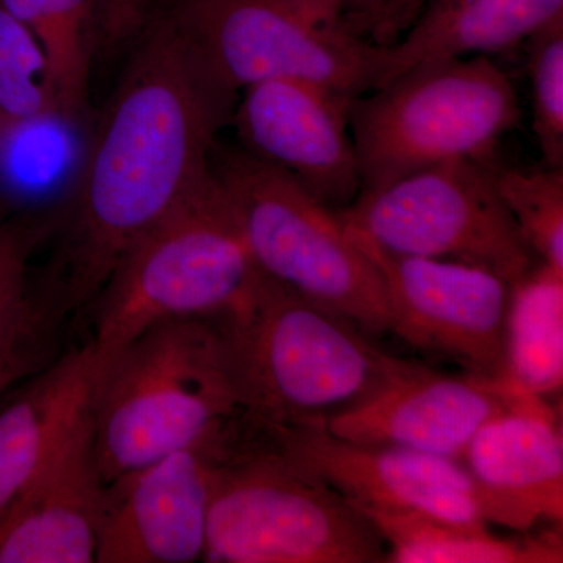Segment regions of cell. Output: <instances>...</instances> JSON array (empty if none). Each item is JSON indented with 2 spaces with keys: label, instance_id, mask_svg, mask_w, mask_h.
<instances>
[{
  "label": "cell",
  "instance_id": "1",
  "mask_svg": "<svg viewBox=\"0 0 563 563\" xmlns=\"http://www.w3.org/2000/svg\"><path fill=\"white\" fill-rule=\"evenodd\" d=\"M235 98L168 16L144 33L91 135L40 285L58 324L91 307L125 251L209 176Z\"/></svg>",
  "mask_w": 563,
  "mask_h": 563
},
{
  "label": "cell",
  "instance_id": "2",
  "mask_svg": "<svg viewBox=\"0 0 563 563\" xmlns=\"http://www.w3.org/2000/svg\"><path fill=\"white\" fill-rule=\"evenodd\" d=\"M90 415L106 484L239 424L246 415L217 317L152 325L98 362Z\"/></svg>",
  "mask_w": 563,
  "mask_h": 563
},
{
  "label": "cell",
  "instance_id": "3",
  "mask_svg": "<svg viewBox=\"0 0 563 563\" xmlns=\"http://www.w3.org/2000/svg\"><path fill=\"white\" fill-rule=\"evenodd\" d=\"M217 320L243 412L258 426L320 422L343 412L402 361L342 314L261 269L246 298Z\"/></svg>",
  "mask_w": 563,
  "mask_h": 563
},
{
  "label": "cell",
  "instance_id": "4",
  "mask_svg": "<svg viewBox=\"0 0 563 563\" xmlns=\"http://www.w3.org/2000/svg\"><path fill=\"white\" fill-rule=\"evenodd\" d=\"M258 268L213 165L125 251L96 301L91 344L106 361L152 325L231 312Z\"/></svg>",
  "mask_w": 563,
  "mask_h": 563
},
{
  "label": "cell",
  "instance_id": "5",
  "mask_svg": "<svg viewBox=\"0 0 563 563\" xmlns=\"http://www.w3.org/2000/svg\"><path fill=\"white\" fill-rule=\"evenodd\" d=\"M387 544L343 495L296 468L254 422L214 472L203 562L376 563Z\"/></svg>",
  "mask_w": 563,
  "mask_h": 563
},
{
  "label": "cell",
  "instance_id": "6",
  "mask_svg": "<svg viewBox=\"0 0 563 563\" xmlns=\"http://www.w3.org/2000/svg\"><path fill=\"white\" fill-rule=\"evenodd\" d=\"M520 120L512 80L490 57L448 58L404 70L352 99L361 192L444 162L495 161L499 141Z\"/></svg>",
  "mask_w": 563,
  "mask_h": 563
},
{
  "label": "cell",
  "instance_id": "7",
  "mask_svg": "<svg viewBox=\"0 0 563 563\" xmlns=\"http://www.w3.org/2000/svg\"><path fill=\"white\" fill-rule=\"evenodd\" d=\"M255 265L369 336L391 333L387 287L336 211L243 150L211 157Z\"/></svg>",
  "mask_w": 563,
  "mask_h": 563
},
{
  "label": "cell",
  "instance_id": "8",
  "mask_svg": "<svg viewBox=\"0 0 563 563\" xmlns=\"http://www.w3.org/2000/svg\"><path fill=\"white\" fill-rule=\"evenodd\" d=\"M168 18L232 95L296 79L357 98L379 80L380 44L347 32L333 0H177Z\"/></svg>",
  "mask_w": 563,
  "mask_h": 563
},
{
  "label": "cell",
  "instance_id": "9",
  "mask_svg": "<svg viewBox=\"0 0 563 563\" xmlns=\"http://www.w3.org/2000/svg\"><path fill=\"white\" fill-rule=\"evenodd\" d=\"M496 166L474 158L440 163L362 191L336 214L395 254L468 263L514 285L540 262L499 195Z\"/></svg>",
  "mask_w": 563,
  "mask_h": 563
},
{
  "label": "cell",
  "instance_id": "10",
  "mask_svg": "<svg viewBox=\"0 0 563 563\" xmlns=\"http://www.w3.org/2000/svg\"><path fill=\"white\" fill-rule=\"evenodd\" d=\"M347 231L387 287L393 335L474 376L501 377L512 284L468 263L395 254Z\"/></svg>",
  "mask_w": 563,
  "mask_h": 563
},
{
  "label": "cell",
  "instance_id": "11",
  "mask_svg": "<svg viewBox=\"0 0 563 563\" xmlns=\"http://www.w3.org/2000/svg\"><path fill=\"white\" fill-rule=\"evenodd\" d=\"M274 450L350 503L461 525H488L479 487L461 461L347 442L318 422L258 426Z\"/></svg>",
  "mask_w": 563,
  "mask_h": 563
},
{
  "label": "cell",
  "instance_id": "12",
  "mask_svg": "<svg viewBox=\"0 0 563 563\" xmlns=\"http://www.w3.org/2000/svg\"><path fill=\"white\" fill-rule=\"evenodd\" d=\"M246 420L114 477L103 488L99 563H192L206 551L214 472Z\"/></svg>",
  "mask_w": 563,
  "mask_h": 563
},
{
  "label": "cell",
  "instance_id": "13",
  "mask_svg": "<svg viewBox=\"0 0 563 563\" xmlns=\"http://www.w3.org/2000/svg\"><path fill=\"white\" fill-rule=\"evenodd\" d=\"M242 92L232 113L240 150L287 174L328 209H347L362 190L350 129L355 98L296 79L258 81Z\"/></svg>",
  "mask_w": 563,
  "mask_h": 563
},
{
  "label": "cell",
  "instance_id": "14",
  "mask_svg": "<svg viewBox=\"0 0 563 563\" xmlns=\"http://www.w3.org/2000/svg\"><path fill=\"white\" fill-rule=\"evenodd\" d=\"M520 393L498 379L451 376L401 361L361 402L318 422L347 442L406 448L461 461L474 433Z\"/></svg>",
  "mask_w": 563,
  "mask_h": 563
},
{
  "label": "cell",
  "instance_id": "15",
  "mask_svg": "<svg viewBox=\"0 0 563 563\" xmlns=\"http://www.w3.org/2000/svg\"><path fill=\"white\" fill-rule=\"evenodd\" d=\"M461 462L483 493L488 523L523 533L562 528V422L548 399L518 395L474 433Z\"/></svg>",
  "mask_w": 563,
  "mask_h": 563
},
{
  "label": "cell",
  "instance_id": "16",
  "mask_svg": "<svg viewBox=\"0 0 563 563\" xmlns=\"http://www.w3.org/2000/svg\"><path fill=\"white\" fill-rule=\"evenodd\" d=\"M103 488L88 410L0 525V563H95Z\"/></svg>",
  "mask_w": 563,
  "mask_h": 563
},
{
  "label": "cell",
  "instance_id": "17",
  "mask_svg": "<svg viewBox=\"0 0 563 563\" xmlns=\"http://www.w3.org/2000/svg\"><path fill=\"white\" fill-rule=\"evenodd\" d=\"M91 342L66 352L0 409V525L55 448L90 410Z\"/></svg>",
  "mask_w": 563,
  "mask_h": 563
},
{
  "label": "cell",
  "instance_id": "18",
  "mask_svg": "<svg viewBox=\"0 0 563 563\" xmlns=\"http://www.w3.org/2000/svg\"><path fill=\"white\" fill-rule=\"evenodd\" d=\"M559 18L563 0H428L401 38L380 46L376 88L422 63L515 49Z\"/></svg>",
  "mask_w": 563,
  "mask_h": 563
},
{
  "label": "cell",
  "instance_id": "19",
  "mask_svg": "<svg viewBox=\"0 0 563 563\" xmlns=\"http://www.w3.org/2000/svg\"><path fill=\"white\" fill-rule=\"evenodd\" d=\"M387 544L388 563H562V533L499 537L487 525H461L424 515L350 503Z\"/></svg>",
  "mask_w": 563,
  "mask_h": 563
},
{
  "label": "cell",
  "instance_id": "20",
  "mask_svg": "<svg viewBox=\"0 0 563 563\" xmlns=\"http://www.w3.org/2000/svg\"><path fill=\"white\" fill-rule=\"evenodd\" d=\"M499 383L548 399L563 385V272L539 263L515 282L504 329Z\"/></svg>",
  "mask_w": 563,
  "mask_h": 563
},
{
  "label": "cell",
  "instance_id": "21",
  "mask_svg": "<svg viewBox=\"0 0 563 563\" xmlns=\"http://www.w3.org/2000/svg\"><path fill=\"white\" fill-rule=\"evenodd\" d=\"M91 136L84 120L49 111L0 128V206L51 198L68 201L79 180Z\"/></svg>",
  "mask_w": 563,
  "mask_h": 563
},
{
  "label": "cell",
  "instance_id": "22",
  "mask_svg": "<svg viewBox=\"0 0 563 563\" xmlns=\"http://www.w3.org/2000/svg\"><path fill=\"white\" fill-rule=\"evenodd\" d=\"M40 233L0 206V395L32 368L44 340L57 329L29 276Z\"/></svg>",
  "mask_w": 563,
  "mask_h": 563
},
{
  "label": "cell",
  "instance_id": "23",
  "mask_svg": "<svg viewBox=\"0 0 563 563\" xmlns=\"http://www.w3.org/2000/svg\"><path fill=\"white\" fill-rule=\"evenodd\" d=\"M32 32L49 63L63 113L85 120L98 0H0Z\"/></svg>",
  "mask_w": 563,
  "mask_h": 563
},
{
  "label": "cell",
  "instance_id": "24",
  "mask_svg": "<svg viewBox=\"0 0 563 563\" xmlns=\"http://www.w3.org/2000/svg\"><path fill=\"white\" fill-rule=\"evenodd\" d=\"M496 184L540 263L563 272V168L496 166Z\"/></svg>",
  "mask_w": 563,
  "mask_h": 563
},
{
  "label": "cell",
  "instance_id": "25",
  "mask_svg": "<svg viewBox=\"0 0 563 563\" xmlns=\"http://www.w3.org/2000/svg\"><path fill=\"white\" fill-rule=\"evenodd\" d=\"M60 110L49 63L38 41L0 3V114L31 120Z\"/></svg>",
  "mask_w": 563,
  "mask_h": 563
},
{
  "label": "cell",
  "instance_id": "26",
  "mask_svg": "<svg viewBox=\"0 0 563 563\" xmlns=\"http://www.w3.org/2000/svg\"><path fill=\"white\" fill-rule=\"evenodd\" d=\"M532 128L547 168H563V18L525 43Z\"/></svg>",
  "mask_w": 563,
  "mask_h": 563
},
{
  "label": "cell",
  "instance_id": "27",
  "mask_svg": "<svg viewBox=\"0 0 563 563\" xmlns=\"http://www.w3.org/2000/svg\"><path fill=\"white\" fill-rule=\"evenodd\" d=\"M151 0H98V44L118 49L140 35Z\"/></svg>",
  "mask_w": 563,
  "mask_h": 563
},
{
  "label": "cell",
  "instance_id": "28",
  "mask_svg": "<svg viewBox=\"0 0 563 563\" xmlns=\"http://www.w3.org/2000/svg\"><path fill=\"white\" fill-rule=\"evenodd\" d=\"M340 21L347 32L369 40L391 0H335Z\"/></svg>",
  "mask_w": 563,
  "mask_h": 563
},
{
  "label": "cell",
  "instance_id": "29",
  "mask_svg": "<svg viewBox=\"0 0 563 563\" xmlns=\"http://www.w3.org/2000/svg\"><path fill=\"white\" fill-rule=\"evenodd\" d=\"M426 2L428 0H391L369 41L380 46H390L401 38L402 33L409 29Z\"/></svg>",
  "mask_w": 563,
  "mask_h": 563
},
{
  "label": "cell",
  "instance_id": "30",
  "mask_svg": "<svg viewBox=\"0 0 563 563\" xmlns=\"http://www.w3.org/2000/svg\"><path fill=\"white\" fill-rule=\"evenodd\" d=\"M3 122H5V120H3L2 114H0V128H2Z\"/></svg>",
  "mask_w": 563,
  "mask_h": 563
},
{
  "label": "cell",
  "instance_id": "31",
  "mask_svg": "<svg viewBox=\"0 0 563 563\" xmlns=\"http://www.w3.org/2000/svg\"><path fill=\"white\" fill-rule=\"evenodd\" d=\"M333 2H335V0H333ZM335 5H336V3H335Z\"/></svg>",
  "mask_w": 563,
  "mask_h": 563
}]
</instances>
